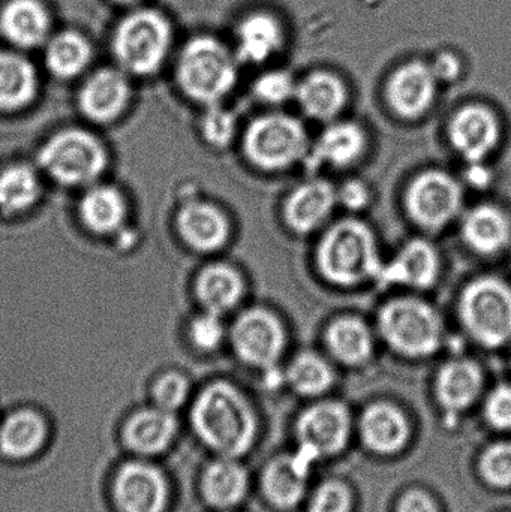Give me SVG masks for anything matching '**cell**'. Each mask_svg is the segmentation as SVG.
<instances>
[{
  "instance_id": "cell-33",
  "label": "cell",
  "mask_w": 511,
  "mask_h": 512,
  "mask_svg": "<svg viewBox=\"0 0 511 512\" xmlns=\"http://www.w3.org/2000/svg\"><path fill=\"white\" fill-rule=\"evenodd\" d=\"M47 438L44 420L33 411H18L6 418L0 429V450L11 459L35 454Z\"/></svg>"
},
{
  "instance_id": "cell-19",
  "label": "cell",
  "mask_w": 511,
  "mask_h": 512,
  "mask_svg": "<svg viewBox=\"0 0 511 512\" xmlns=\"http://www.w3.org/2000/svg\"><path fill=\"white\" fill-rule=\"evenodd\" d=\"M177 230L186 245L198 252L218 251L230 236V225L224 213L203 201H189L180 209Z\"/></svg>"
},
{
  "instance_id": "cell-5",
  "label": "cell",
  "mask_w": 511,
  "mask_h": 512,
  "mask_svg": "<svg viewBox=\"0 0 511 512\" xmlns=\"http://www.w3.org/2000/svg\"><path fill=\"white\" fill-rule=\"evenodd\" d=\"M378 330L399 354L423 358L440 349L444 325L437 310L419 298H395L378 313Z\"/></svg>"
},
{
  "instance_id": "cell-41",
  "label": "cell",
  "mask_w": 511,
  "mask_h": 512,
  "mask_svg": "<svg viewBox=\"0 0 511 512\" xmlns=\"http://www.w3.org/2000/svg\"><path fill=\"white\" fill-rule=\"evenodd\" d=\"M482 472L494 486H511V444H498L486 451Z\"/></svg>"
},
{
  "instance_id": "cell-35",
  "label": "cell",
  "mask_w": 511,
  "mask_h": 512,
  "mask_svg": "<svg viewBox=\"0 0 511 512\" xmlns=\"http://www.w3.org/2000/svg\"><path fill=\"white\" fill-rule=\"evenodd\" d=\"M203 492L207 501L216 507H231L246 492V475L236 463H213L203 478Z\"/></svg>"
},
{
  "instance_id": "cell-36",
  "label": "cell",
  "mask_w": 511,
  "mask_h": 512,
  "mask_svg": "<svg viewBox=\"0 0 511 512\" xmlns=\"http://www.w3.org/2000/svg\"><path fill=\"white\" fill-rule=\"evenodd\" d=\"M333 375L330 364L314 352L297 355L288 369V382L303 396H318L332 387Z\"/></svg>"
},
{
  "instance_id": "cell-30",
  "label": "cell",
  "mask_w": 511,
  "mask_h": 512,
  "mask_svg": "<svg viewBox=\"0 0 511 512\" xmlns=\"http://www.w3.org/2000/svg\"><path fill=\"white\" fill-rule=\"evenodd\" d=\"M80 216L81 222L93 233H116L125 222V198L113 186H95L81 198Z\"/></svg>"
},
{
  "instance_id": "cell-3",
  "label": "cell",
  "mask_w": 511,
  "mask_h": 512,
  "mask_svg": "<svg viewBox=\"0 0 511 512\" xmlns=\"http://www.w3.org/2000/svg\"><path fill=\"white\" fill-rule=\"evenodd\" d=\"M176 80L192 101L219 104L236 86L237 56L215 36H194L180 48Z\"/></svg>"
},
{
  "instance_id": "cell-21",
  "label": "cell",
  "mask_w": 511,
  "mask_h": 512,
  "mask_svg": "<svg viewBox=\"0 0 511 512\" xmlns=\"http://www.w3.org/2000/svg\"><path fill=\"white\" fill-rule=\"evenodd\" d=\"M38 86V72L26 56L11 47L0 48V111L32 104Z\"/></svg>"
},
{
  "instance_id": "cell-37",
  "label": "cell",
  "mask_w": 511,
  "mask_h": 512,
  "mask_svg": "<svg viewBox=\"0 0 511 512\" xmlns=\"http://www.w3.org/2000/svg\"><path fill=\"white\" fill-rule=\"evenodd\" d=\"M237 131V120L233 113L219 107L209 105V110L201 120V132L204 140L213 147H227L233 141Z\"/></svg>"
},
{
  "instance_id": "cell-47",
  "label": "cell",
  "mask_w": 511,
  "mask_h": 512,
  "mask_svg": "<svg viewBox=\"0 0 511 512\" xmlns=\"http://www.w3.org/2000/svg\"><path fill=\"white\" fill-rule=\"evenodd\" d=\"M470 167L465 171V182L473 188L483 189L491 185L492 173L483 162H471Z\"/></svg>"
},
{
  "instance_id": "cell-7",
  "label": "cell",
  "mask_w": 511,
  "mask_h": 512,
  "mask_svg": "<svg viewBox=\"0 0 511 512\" xmlns=\"http://www.w3.org/2000/svg\"><path fill=\"white\" fill-rule=\"evenodd\" d=\"M42 170L66 186L95 182L107 167V152L98 138L81 129H66L53 135L39 150Z\"/></svg>"
},
{
  "instance_id": "cell-10",
  "label": "cell",
  "mask_w": 511,
  "mask_h": 512,
  "mask_svg": "<svg viewBox=\"0 0 511 512\" xmlns=\"http://www.w3.org/2000/svg\"><path fill=\"white\" fill-rule=\"evenodd\" d=\"M231 343L240 360L260 369H273L284 354L287 334L278 316L266 309L246 310L231 328Z\"/></svg>"
},
{
  "instance_id": "cell-14",
  "label": "cell",
  "mask_w": 511,
  "mask_h": 512,
  "mask_svg": "<svg viewBox=\"0 0 511 512\" xmlns=\"http://www.w3.org/2000/svg\"><path fill=\"white\" fill-rule=\"evenodd\" d=\"M453 149L468 162H483L497 147L500 123L489 108L468 105L453 116L449 125Z\"/></svg>"
},
{
  "instance_id": "cell-42",
  "label": "cell",
  "mask_w": 511,
  "mask_h": 512,
  "mask_svg": "<svg viewBox=\"0 0 511 512\" xmlns=\"http://www.w3.org/2000/svg\"><path fill=\"white\" fill-rule=\"evenodd\" d=\"M350 495L341 484L329 483L320 487L311 504V512H348Z\"/></svg>"
},
{
  "instance_id": "cell-6",
  "label": "cell",
  "mask_w": 511,
  "mask_h": 512,
  "mask_svg": "<svg viewBox=\"0 0 511 512\" xmlns=\"http://www.w3.org/2000/svg\"><path fill=\"white\" fill-rule=\"evenodd\" d=\"M462 324L476 342L500 348L511 339V288L497 277L473 280L459 303Z\"/></svg>"
},
{
  "instance_id": "cell-17",
  "label": "cell",
  "mask_w": 511,
  "mask_h": 512,
  "mask_svg": "<svg viewBox=\"0 0 511 512\" xmlns=\"http://www.w3.org/2000/svg\"><path fill=\"white\" fill-rule=\"evenodd\" d=\"M338 206V189L323 179L309 180L294 189L284 207L285 222L297 234L320 228Z\"/></svg>"
},
{
  "instance_id": "cell-44",
  "label": "cell",
  "mask_w": 511,
  "mask_h": 512,
  "mask_svg": "<svg viewBox=\"0 0 511 512\" xmlns=\"http://www.w3.org/2000/svg\"><path fill=\"white\" fill-rule=\"evenodd\" d=\"M371 201L368 186L360 180H350L338 189V204L350 212H360Z\"/></svg>"
},
{
  "instance_id": "cell-32",
  "label": "cell",
  "mask_w": 511,
  "mask_h": 512,
  "mask_svg": "<svg viewBox=\"0 0 511 512\" xmlns=\"http://www.w3.org/2000/svg\"><path fill=\"white\" fill-rule=\"evenodd\" d=\"M363 438L378 453H395L408 439V426L404 415L390 405L378 403L363 415Z\"/></svg>"
},
{
  "instance_id": "cell-48",
  "label": "cell",
  "mask_w": 511,
  "mask_h": 512,
  "mask_svg": "<svg viewBox=\"0 0 511 512\" xmlns=\"http://www.w3.org/2000/svg\"><path fill=\"white\" fill-rule=\"evenodd\" d=\"M114 5L123 6V8H138V6H143L144 0H110Z\"/></svg>"
},
{
  "instance_id": "cell-20",
  "label": "cell",
  "mask_w": 511,
  "mask_h": 512,
  "mask_svg": "<svg viewBox=\"0 0 511 512\" xmlns=\"http://www.w3.org/2000/svg\"><path fill=\"white\" fill-rule=\"evenodd\" d=\"M296 98L306 116L318 122H332L347 105L348 92L338 75L317 71L297 84Z\"/></svg>"
},
{
  "instance_id": "cell-38",
  "label": "cell",
  "mask_w": 511,
  "mask_h": 512,
  "mask_svg": "<svg viewBox=\"0 0 511 512\" xmlns=\"http://www.w3.org/2000/svg\"><path fill=\"white\" fill-rule=\"evenodd\" d=\"M297 84L285 71H270L261 75L254 84V93L260 101L281 105L296 96Z\"/></svg>"
},
{
  "instance_id": "cell-25",
  "label": "cell",
  "mask_w": 511,
  "mask_h": 512,
  "mask_svg": "<svg viewBox=\"0 0 511 512\" xmlns=\"http://www.w3.org/2000/svg\"><path fill=\"white\" fill-rule=\"evenodd\" d=\"M195 292L206 312L222 316L239 304L243 295L242 276L231 265H209L198 274Z\"/></svg>"
},
{
  "instance_id": "cell-26",
  "label": "cell",
  "mask_w": 511,
  "mask_h": 512,
  "mask_svg": "<svg viewBox=\"0 0 511 512\" xmlns=\"http://www.w3.org/2000/svg\"><path fill=\"white\" fill-rule=\"evenodd\" d=\"M326 345L336 360L348 366L365 364L374 354L371 328L354 316H342L329 325Z\"/></svg>"
},
{
  "instance_id": "cell-12",
  "label": "cell",
  "mask_w": 511,
  "mask_h": 512,
  "mask_svg": "<svg viewBox=\"0 0 511 512\" xmlns=\"http://www.w3.org/2000/svg\"><path fill=\"white\" fill-rule=\"evenodd\" d=\"M129 75L117 66L99 68L89 75L78 93V105L87 119L98 123L116 120L131 101Z\"/></svg>"
},
{
  "instance_id": "cell-18",
  "label": "cell",
  "mask_w": 511,
  "mask_h": 512,
  "mask_svg": "<svg viewBox=\"0 0 511 512\" xmlns=\"http://www.w3.org/2000/svg\"><path fill=\"white\" fill-rule=\"evenodd\" d=\"M440 268V256L431 243L411 240L389 264H383L378 280L384 285L428 289L437 282Z\"/></svg>"
},
{
  "instance_id": "cell-27",
  "label": "cell",
  "mask_w": 511,
  "mask_h": 512,
  "mask_svg": "<svg viewBox=\"0 0 511 512\" xmlns=\"http://www.w3.org/2000/svg\"><path fill=\"white\" fill-rule=\"evenodd\" d=\"M311 460L303 451L299 456L275 460L264 475L267 498L278 507H294L305 493L308 465Z\"/></svg>"
},
{
  "instance_id": "cell-43",
  "label": "cell",
  "mask_w": 511,
  "mask_h": 512,
  "mask_svg": "<svg viewBox=\"0 0 511 512\" xmlns=\"http://www.w3.org/2000/svg\"><path fill=\"white\" fill-rule=\"evenodd\" d=\"M486 417L497 429L511 430V387H500L486 402Z\"/></svg>"
},
{
  "instance_id": "cell-8",
  "label": "cell",
  "mask_w": 511,
  "mask_h": 512,
  "mask_svg": "<svg viewBox=\"0 0 511 512\" xmlns=\"http://www.w3.org/2000/svg\"><path fill=\"white\" fill-rule=\"evenodd\" d=\"M308 149V132L299 120L287 114L258 117L248 126L243 138V150L249 161L266 171L291 167Z\"/></svg>"
},
{
  "instance_id": "cell-15",
  "label": "cell",
  "mask_w": 511,
  "mask_h": 512,
  "mask_svg": "<svg viewBox=\"0 0 511 512\" xmlns=\"http://www.w3.org/2000/svg\"><path fill=\"white\" fill-rule=\"evenodd\" d=\"M438 80L431 66L411 62L393 72L387 84V101L398 116L417 119L434 104Z\"/></svg>"
},
{
  "instance_id": "cell-4",
  "label": "cell",
  "mask_w": 511,
  "mask_h": 512,
  "mask_svg": "<svg viewBox=\"0 0 511 512\" xmlns=\"http://www.w3.org/2000/svg\"><path fill=\"white\" fill-rule=\"evenodd\" d=\"M317 262L329 282L345 288L378 279L383 268L374 233L356 219L338 222L324 234Z\"/></svg>"
},
{
  "instance_id": "cell-31",
  "label": "cell",
  "mask_w": 511,
  "mask_h": 512,
  "mask_svg": "<svg viewBox=\"0 0 511 512\" xmlns=\"http://www.w3.org/2000/svg\"><path fill=\"white\" fill-rule=\"evenodd\" d=\"M482 390V372L470 360H455L441 369L437 379L440 402L453 411L470 406Z\"/></svg>"
},
{
  "instance_id": "cell-40",
  "label": "cell",
  "mask_w": 511,
  "mask_h": 512,
  "mask_svg": "<svg viewBox=\"0 0 511 512\" xmlns=\"http://www.w3.org/2000/svg\"><path fill=\"white\" fill-rule=\"evenodd\" d=\"M188 393V381L179 373H167V375L161 376L153 387V397H155L158 408L170 412L185 403Z\"/></svg>"
},
{
  "instance_id": "cell-16",
  "label": "cell",
  "mask_w": 511,
  "mask_h": 512,
  "mask_svg": "<svg viewBox=\"0 0 511 512\" xmlns=\"http://www.w3.org/2000/svg\"><path fill=\"white\" fill-rule=\"evenodd\" d=\"M114 498L122 512H162L167 505V483L158 469L129 463L117 475Z\"/></svg>"
},
{
  "instance_id": "cell-2",
  "label": "cell",
  "mask_w": 511,
  "mask_h": 512,
  "mask_svg": "<svg viewBox=\"0 0 511 512\" xmlns=\"http://www.w3.org/2000/svg\"><path fill=\"white\" fill-rule=\"evenodd\" d=\"M192 421L200 438L224 456H240L251 447L254 417L248 402L230 384L207 387L195 402Z\"/></svg>"
},
{
  "instance_id": "cell-13",
  "label": "cell",
  "mask_w": 511,
  "mask_h": 512,
  "mask_svg": "<svg viewBox=\"0 0 511 512\" xmlns=\"http://www.w3.org/2000/svg\"><path fill=\"white\" fill-rule=\"evenodd\" d=\"M350 418L347 409L335 402L318 403L299 421L302 451L311 459L338 453L348 438Z\"/></svg>"
},
{
  "instance_id": "cell-22",
  "label": "cell",
  "mask_w": 511,
  "mask_h": 512,
  "mask_svg": "<svg viewBox=\"0 0 511 512\" xmlns=\"http://www.w3.org/2000/svg\"><path fill=\"white\" fill-rule=\"evenodd\" d=\"M284 27L275 15L255 12L243 18L237 27V60L263 63L284 45Z\"/></svg>"
},
{
  "instance_id": "cell-45",
  "label": "cell",
  "mask_w": 511,
  "mask_h": 512,
  "mask_svg": "<svg viewBox=\"0 0 511 512\" xmlns=\"http://www.w3.org/2000/svg\"><path fill=\"white\" fill-rule=\"evenodd\" d=\"M435 78L438 81H455L461 74V62L458 57L452 53H443L435 59L434 65H431Z\"/></svg>"
},
{
  "instance_id": "cell-29",
  "label": "cell",
  "mask_w": 511,
  "mask_h": 512,
  "mask_svg": "<svg viewBox=\"0 0 511 512\" xmlns=\"http://www.w3.org/2000/svg\"><path fill=\"white\" fill-rule=\"evenodd\" d=\"M176 429V420L170 411L146 409L135 414L126 424V444L137 453H161L174 438Z\"/></svg>"
},
{
  "instance_id": "cell-34",
  "label": "cell",
  "mask_w": 511,
  "mask_h": 512,
  "mask_svg": "<svg viewBox=\"0 0 511 512\" xmlns=\"http://www.w3.org/2000/svg\"><path fill=\"white\" fill-rule=\"evenodd\" d=\"M41 191L38 174L26 164H15L0 173V209L20 213L36 203Z\"/></svg>"
},
{
  "instance_id": "cell-11",
  "label": "cell",
  "mask_w": 511,
  "mask_h": 512,
  "mask_svg": "<svg viewBox=\"0 0 511 512\" xmlns=\"http://www.w3.org/2000/svg\"><path fill=\"white\" fill-rule=\"evenodd\" d=\"M53 24L44 0H5L0 5V36L14 50L44 47L54 33Z\"/></svg>"
},
{
  "instance_id": "cell-23",
  "label": "cell",
  "mask_w": 511,
  "mask_h": 512,
  "mask_svg": "<svg viewBox=\"0 0 511 512\" xmlns=\"http://www.w3.org/2000/svg\"><path fill=\"white\" fill-rule=\"evenodd\" d=\"M42 48L45 66L51 75L60 80L80 77L93 60L92 42L78 30L54 32Z\"/></svg>"
},
{
  "instance_id": "cell-39",
  "label": "cell",
  "mask_w": 511,
  "mask_h": 512,
  "mask_svg": "<svg viewBox=\"0 0 511 512\" xmlns=\"http://www.w3.org/2000/svg\"><path fill=\"white\" fill-rule=\"evenodd\" d=\"M225 328L221 316L204 312L189 325V337L201 351H215L224 340Z\"/></svg>"
},
{
  "instance_id": "cell-1",
  "label": "cell",
  "mask_w": 511,
  "mask_h": 512,
  "mask_svg": "<svg viewBox=\"0 0 511 512\" xmlns=\"http://www.w3.org/2000/svg\"><path fill=\"white\" fill-rule=\"evenodd\" d=\"M174 44L168 15L156 8L138 6L120 18L111 35V53L117 68L129 77H149L167 62Z\"/></svg>"
},
{
  "instance_id": "cell-24",
  "label": "cell",
  "mask_w": 511,
  "mask_h": 512,
  "mask_svg": "<svg viewBox=\"0 0 511 512\" xmlns=\"http://www.w3.org/2000/svg\"><path fill=\"white\" fill-rule=\"evenodd\" d=\"M462 237L477 254H498L509 245L511 239L509 216L489 204L474 207L462 221Z\"/></svg>"
},
{
  "instance_id": "cell-46",
  "label": "cell",
  "mask_w": 511,
  "mask_h": 512,
  "mask_svg": "<svg viewBox=\"0 0 511 512\" xmlns=\"http://www.w3.org/2000/svg\"><path fill=\"white\" fill-rule=\"evenodd\" d=\"M398 512H438L434 502L425 493L411 492L399 505Z\"/></svg>"
},
{
  "instance_id": "cell-28",
  "label": "cell",
  "mask_w": 511,
  "mask_h": 512,
  "mask_svg": "<svg viewBox=\"0 0 511 512\" xmlns=\"http://www.w3.org/2000/svg\"><path fill=\"white\" fill-rule=\"evenodd\" d=\"M365 147L366 135L359 125L351 122L333 123L315 143L312 161L336 168L348 167L362 156Z\"/></svg>"
},
{
  "instance_id": "cell-9",
  "label": "cell",
  "mask_w": 511,
  "mask_h": 512,
  "mask_svg": "<svg viewBox=\"0 0 511 512\" xmlns=\"http://www.w3.org/2000/svg\"><path fill=\"white\" fill-rule=\"evenodd\" d=\"M405 204L411 219L419 227L429 231L443 230L461 215L464 191L461 183L450 174L425 171L411 182Z\"/></svg>"
}]
</instances>
